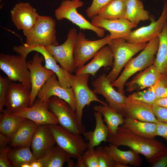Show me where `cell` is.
<instances>
[{
	"mask_svg": "<svg viewBox=\"0 0 167 167\" xmlns=\"http://www.w3.org/2000/svg\"><path fill=\"white\" fill-rule=\"evenodd\" d=\"M107 141L118 147L123 146L130 148L143 155L149 163L161 155L166 148L163 143L155 138L139 136L122 125L118 127L114 134L108 135Z\"/></svg>",
	"mask_w": 167,
	"mask_h": 167,
	"instance_id": "1",
	"label": "cell"
},
{
	"mask_svg": "<svg viewBox=\"0 0 167 167\" xmlns=\"http://www.w3.org/2000/svg\"><path fill=\"white\" fill-rule=\"evenodd\" d=\"M159 44L158 36L149 41L145 48L137 56L131 58L127 62L120 76L111 84L112 86L117 88L118 92L124 95V88L126 81L135 73L154 64Z\"/></svg>",
	"mask_w": 167,
	"mask_h": 167,
	"instance_id": "2",
	"label": "cell"
},
{
	"mask_svg": "<svg viewBox=\"0 0 167 167\" xmlns=\"http://www.w3.org/2000/svg\"><path fill=\"white\" fill-rule=\"evenodd\" d=\"M56 25L55 19L52 17L40 15L31 29L23 31L26 43L23 45L26 46L41 45L45 47L58 45Z\"/></svg>",
	"mask_w": 167,
	"mask_h": 167,
	"instance_id": "3",
	"label": "cell"
},
{
	"mask_svg": "<svg viewBox=\"0 0 167 167\" xmlns=\"http://www.w3.org/2000/svg\"><path fill=\"white\" fill-rule=\"evenodd\" d=\"M147 44V43H129L122 38L111 39L108 45L112 52L114 63L112 70L107 76L111 84L117 79L127 62L136 54L143 50Z\"/></svg>",
	"mask_w": 167,
	"mask_h": 167,
	"instance_id": "4",
	"label": "cell"
},
{
	"mask_svg": "<svg viewBox=\"0 0 167 167\" xmlns=\"http://www.w3.org/2000/svg\"><path fill=\"white\" fill-rule=\"evenodd\" d=\"M90 74L74 75L70 74L71 87L75 98L77 118L79 127L85 131V126L82 122L83 109L86 106H88L93 101H96L103 105L107 103L101 100L96 94L89 88L88 83Z\"/></svg>",
	"mask_w": 167,
	"mask_h": 167,
	"instance_id": "5",
	"label": "cell"
},
{
	"mask_svg": "<svg viewBox=\"0 0 167 167\" xmlns=\"http://www.w3.org/2000/svg\"><path fill=\"white\" fill-rule=\"evenodd\" d=\"M27 56L0 54V69L12 82L19 81L31 90L30 72L26 61Z\"/></svg>",
	"mask_w": 167,
	"mask_h": 167,
	"instance_id": "6",
	"label": "cell"
},
{
	"mask_svg": "<svg viewBox=\"0 0 167 167\" xmlns=\"http://www.w3.org/2000/svg\"><path fill=\"white\" fill-rule=\"evenodd\" d=\"M57 145L68 152L75 159L82 156L88 148L81 135L70 132L57 124L49 125Z\"/></svg>",
	"mask_w": 167,
	"mask_h": 167,
	"instance_id": "7",
	"label": "cell"
},
{
	"mask_svg": "<svg viewBox=\"0 0 167 167\" xmlns=\"http://www.w3.org/2000/svg\"><path fill=\"white\" fill-rule=\"evenodd\" d=\"M80 0H64L55 11V16L58 20L66 19L79 27L80 29L92 30L97 36L103 38L105 30L93 25L77 11L78 8L84 6Z\"/></svg>",
	"mask_w": 167,
	"mask_h": 167,
	"instance_id": "8",
	"label": "cell"
},
{
	"mask_svg": "<svg viewBox=\"0 0 167 167\" xmlns=\"http://www.w3.org/2000/svg\"><path fill=\"white\" fill-rule=\"evenodd\" d=\"M47 103L49 109L56 116L59 126L77 135L85 132L78 124L75 111L66 101L54 96L50 98Z\"/></svg>",
	"mask_w": 167,
	"mask_h": 167,
	"instance_id": "9",
	"label": "cell"
},
{
	"mask_svg": "<svg viewBox=\"0 0 167 167\" xmlns=\"http://www.w3.org/2000/svg\"><path fill=\"white\" fill-rule=\"evenodd\" d=\"M78 33L75 28H70L65 42L60 45L45 47L59 63L61 67L70 74L75 71L74 53Z\"/></svg>",
	"mask_w": 167,
	"mask_h": 167,
	"instance_id": "10",
	"label": "cell"
},
{
	"mask_svg": "<svg viewBox=\"0 0 167 167\" xmlns=\"http://www.w3.org/2000/svg\"><path fill=\"white\" fill-rule=\"evenodd\" d=\"M111 40L109 34L100 39L88 40L85 35L79 32L78 33L74 53L76 69L84 66L102 47L108 45Z\"/></svg>",
	"mask_w": 167,
	"mask_h": 167,
	"instance_id": "11",
	"label": "cell"
},
{
	"mask_svg": "<svg viewBox=\"0 0 167 167\" xmlns=\"http://www.w3.org/2000/svg\"><path fill=\"white\" fill-rule=\"evenodd\" d=\"M13 49L19 54L27 56L29 53L33 51L40 53L44 58L45 62L44 67L54 73L61 85L64 88L71 87L70 73L57 64V60L47 50L44 46L36 45L26 46L23 45L14 46Z\"/></svg>",
	"mask_w": 167,
	"mask_h": 167,
	"instance_id": "12",
	"label": "cell"
},
{
	"mask_svg": "<svg viewBox=\"0 0 167 167\" xmlns=\"http://www.w3.org/2000/svg\"><path fill=\"white\" fill-rule=\"evenodd\" d=\"M92 84L94 88L93 91L96 94L103 96L109 107L124 116L127 97L114 89L105 74L100 75Z\"/></svg>",
	"mask_w": 167,
	"mask_h": 167,
	"instance_id": "13",
	"label": "cell"
},
{
	"mask_svg": "<svg viewBox=\"0 0 167 167\" xmlns=\"http://www.w3.org/2000/svg\"><path fill=\"white\" fill-rule=\"evenodd\" d=\"M44 58L38 53L34 54L32 59L27 62V67L30 71L31 84L30 103L29 107L33 104L39 91L46 82L55 74L42 65Z\"/></svg>",
	"mask_w": 167,
	"mask_h": 167,
	"instance_id": "14",
	"label": "cell"
},
{
	"mask_svg": "<svg viewBox=\"0 0 167 167\" xmlns=\"http://www.w3.org/2000/svg\"><path fill=\"white\" fill-rule=\"evenodd\" d=\"M31 90L22 84L12 82L6 96L3 111L13 114L29 107Z\"/></svg>",
	"mask_w": 167,
	"mask_h": 167,
	"instance_id": "15",
	"label": "cell"
},
{
	"mask_svg": "<svg viewBox=\"0 0 167 167\" xmlns=\"http://www.w3.org/2000/svg\"><path fill=\"white\" fill-rule=\"evenodd\" d=\"M54 74L43 86L38 93L36 99L41 102H47L52 96H57L66 101L75 111L76 102L71 87H62Z\"/></svg>",
	"mask_w": 167,
	"mask_h": 167,
	"instance_id": "16",
	"label": "cell"
},
{
	"mask_svg": "<svg viewBox=\"0 0 167 167\" xmlns=\"http://www.w3.org/2000/svg\"><path fill=\"white\" fill-rule=\"evenodd\" d=\"M150 24L132 31L129 38L126 41L129 43H145L157 36L162 31L167 21V3L165 1L162 13L157 20L151 16Z\"/></svg>",
	"mask_w": 167,
	"mask_h": 167,
	"instance_id": "17",
	"label": "cell"
},
{
	"mask_svg": "<svg viewBox=\"0 0 167 167\" xmlns=\"http://www.w3.org/2000/svg\"><path fill=\"white\" fill-rule=\"evenodd\" d=\"M91 23L94 26L109 31L111 39L122 38L126 41L130 38L132 29L137 25L125 18L108 19L99 18L95 16L91 19Z\"/></svg>",
	"mask_w": 167,
	"mask_h": 167,
	"instance_id": "18",
	"label": "cell"
},
{
	"mask_svg": "<svg viewBox=\"0 0 167 167\" xmlns=\"http://www.w3.org/2000/svg\"><path fill=\"white\" fill-rule=\"evenodd\" d=\"M11 20L18 30L28 31L31 29L37 22L40 15L36 10L29 3L19 2L11 11Z\"/></svg>",
	"mask_w": 167,
	"mask_h": 167,
	"instance_id": "19",
	"label": "cell"
},
{
	"mask_svg": "<svg viewBox=\"0 0 167 167\" xmlns=\"http://www.w3.org/2000/svg\"><path fill=\"white\" fill-rule=\"evenodd\" d=\"M13 114L22 116L39 125L58 124L56 117L48 109L47 102H41L36 100L31 106Z\"/></svg>",
	"mask_w": 167,
	"mask_h": 167,
	"instance_id": "20",
	"label": "cell"
},
{
	"mask_svg": "<svg viewBox=\"0 0 167 167\" xmlns=\"http://www.w3.org/2000/svg\"><path fill=\"white\" fill-rule=\"evenodd\" d=\"M49 125H39L33 135L30 147L36 160L40 159L56 143Z\"/></svg>",
	"mask_w": 167,
	"mask_h": 167,
	"instance_id": "21",
	"label": "cell"
},
{
	"mask_svg": "<svg viewBox=\"0 0 167 167\" xmlns=\"http://www.w3.org/2000/svg\"><path fill=\"white\" fill-rule=\"evenodd\" d=\"M162 75L153 64L138 73L130 81L126 83V91L131 92L151 87L160 79Z\"/></svg>",
	"mask_w": 167,
	"mask_h": 167,
	"instance_id": "22",
	"label": "cell"
},
{
	"mask_svg": "<svg viewBox=\"0 0 167 167\" xmlns=\"http://www.w3.org/2000/svg\"><path fill=\"white\" fill-rule=\"evenodd\" d=\"M114 59L112 52L108 45L102 47L87 64L77 69L75 75L89 74L95 76L102 67L105 68L113 66Z\"/></svg>",
	"mask_w": 167,
	"mask_h": 167,
	"instance_id": "23",
	"label": "cell"
},
{
	"mask_svg": "<svg viewBox=\"0 0 167 167\" xmlns=\"http://www.w3.org/2000/svg\"><path fill=\"white\" fill-rule=\"evenodd\" d=\"M124 116L146 122L157 123L152 106L144 103L132 100L127 97L124 109Z\"/></svg>",
	"mask_w": 167,
	"mask_h": 167,
	"instance_id": "24",
	"label": "cell"
},
{
	"mask_svg": "<svg viewBox=\"0 0 167 167\" xmlns=\"http://www.w3.org/2000/svg\"><path fill=\"white\" fill-rule=\"evenodd\" d=\"M39 125L25 118L16 132L10 138L11 147H30L34 133Z\"/></svg>",
	"mask_w": 167,
	"mask_h": 167,
	"instance_id": "25",
	"label": "cell"
},
{
	"mask_svg": "<svg viewBox=\"0 0 167 167\" xmlns=\"http://www.w3.org/2000/svg\"><path fill=\"white\" fill-rule=\"evenodd\" d=\"M94 115L96 121L94 130L93 131H85L83 134L85 139L88 141V149L94 148L99 146L101 142L107 141L109 135V130L107 125L104 123L102 114L95 111Z\"/></svg>",
	"mask_w": 167,
	"mask_h": 167,
	"instance_id": "26",
	"label": "cell"
},
{
	"mask_svg": "<svg viewBox=\"0 0 167 167\" xmlns=\"http://www.w3.org/2000/svg\"><path fill=\"white\" fill-rule=\"evenodd\" d=\"M118 147L111 143L104 147L106 152L115 162L137 167L141 166L142 161L138 153L131 149L122 151Z\"/></svg>",
	"mask_w": 167,
	"mask_h": 167,
	"instance_id": "27",
	"label": "cell"
},
{
	"mask_svg": "<svg viewBox=\"0 0 167 167\" xmlns=\"http://www.w3.org/2000/svg\"><path fill=\"white\" fill-rule=\"evenodd\" d=\"M122 125L132 133L142 137L153 139L156 136V123L125 117Z\"/></svg>",
	"mask_w": 167,
	"mask_h": 167,
	"instance_id": "28",
	"label": "cell"
},
{
	"mask_svg": "<svg viewBox=\"0 0 167 167\" xmlns=\"http://www.w3.org/2000/svg\"><path fill=\"white\" fill-rule=\"evenodd\" d=\"M71 158L68 152L57 145L53 146L37 160L42 167H62Z\"/></svg>",
	"mask_w": 167,
	"mask_h": 167,
	"instance_id": "29",
	"label": "cell"
},
{
	"mask_svg": "<svg viewBox=\"0 0 167 167\" xmlns=\"http://www.w3.org/2000/svg\"><path fill=\"white\" fill-rule=\"evenodd\" d=\"M93 109L103 115L109 130V135L114 134L119 126L124 123L123 115L111 108L108 104L105 105H95Z\"/></svg>",
	"mask_w": 167,
	"mask_h": 167,
	"instance_id": "30",
	"label": "cell"
},
{
	"mask_svg": "<svg viewBox=\"0 0 167 167\" xmlns=\"http://www.w3.org/2000/svg\"><path fill=\"white\" fill-rule=\"evenodd\" d=\"M126 10L124 17L132 24L137 25L141 21L150 19L149 12L144 9L140 0H126Z\"/></svg>",
	"mask_w": 167,
	"mask_h": 167,
	"instance_id": "31",
	"label": "cell"
},
{
	"mask_svg": "<svg viewBox=\"0 0 167 167\" xmlns=\"http://www.w3.org/2000/svg\"><path fill=\"white\" fill-rule=\"evenodd\" d=\"M158 36L159 44L153 64L161 74L167 75V21Z\"/></svg>",
	"mask_w": 167,
	"mask_h": 167,
	"instance_id": "32",
	"label": "cell"
},
{
	"mask_svg": "<svg viewBox=\"0 0 167 167\" xmlns=\"http://www.w3.org/2000/svg\"><path fill=\"white\" fill-rule=\"evenodd\" d=\"M126 0H112L95 16L108 19L123 18L126 12Z\"/></svg>",
	"mask_w": 167,
	"mask_h": 167,
	"instance_id": "33",
	"label": "cell"
},
{
	"mask_svg": "<svg viewBox=\"0 0 167 167\" xmlns=\"http://www.w3.org/2000/svg\"><path fill=\"white\" fill-rule=\"evenodd\" d=\"M25 119L22 116L3 111L0 114V132L10 138Z\"/></svg>",
	"mask_w": 167,
	"mask_h": 167,
	"instance_id": "34",
	"label": "cell"
},
{
	"mask_svg": "<svg viewBox=\"0 0 167 167\" xmlns=\"http://www.w3.org/2000/svg\"><path fill=\"white\" fill-rule=\"evenodd\" d=\"M9 161L12 167H21L24 164H31L37 160L35 158L30 147H18L11 149L8 154Z\"/></svg>",
	"mask_w": 167,
	"mask_h": 167,
	"instance_id": "35",
	"label": "cell"
},
{
	"mask_svg": "<svg viewBox=\"0 0 167 167\" xmlns=\"http://www.w3.org/2000/svg\"><path fill=\"white\" fill-rule=\"evenodd\" d=\"M154 85L143 91L135 92L127 97L132 100L141 102L152 106L155 104L157 99Z\"/></svg>",
	"mask_w": 167,
	"mask_h": 167,
	"instance_id": "36",
	"label": "cell"
},
{
	"mask_svg": "<svg viewBox=\"0 0 167 167\" xmlns=\"http://www.w3.org/2000/svg\"><path fill=\"white\" fill-rule=\"evenodd\" d=\"M112 0H93L92 2L86 10L88 17L91 19L99 13Z\"/></svg>",
	"mask_w": 167,
	"mask_h": 167,
	"instance_id": "37",
	"label": "cell"
},
{
	"mask_svg": "<svg viewBox=\"0 0 167 167\" xmlns=\"http://www.w3.org/2000/svg\"><path fill=\"white\" fill-rule=\"evenodd\" d=\"M86 167H99V162L96 149H87L82 156Z\"/></svg>",
	"mask_w": 167,
	"mask_h": 167,
	"instance_id": "38",
	"label": "cell"
},
{
	"mask_svg": "<svg viewBox=\"0 0 167 167\" xmlns=\"http://www.w3.org/2000/svg\"><path fill=\"white\" fill-rule=\"evenodd\" d=\"M96 150L98 158L99 167H113L115 161L108 155L104 147L99 146Z\"/></svg>",
	"mask_w": 167,
	"mask_h": 167,
	"instance_id": "39",
	"label": "cell"
},
{
	"mask_svg": "<svg viewBox=\"0 0 167 167\" xmlns=\"http://www.w3.org/2000/svg\"><path fill=\"white\" fill-rule=\"evenodd\" d=\"M12 82L7 77L0 76V112L1 113L4 110L6 96Z\"/></svg>",
	"mask_w": 167,
	"mask_h": 167,
	"instance_id": "40",
	"label": "cell"
},
{
	"mask_svg": "<svg viewBox=\"0 0 167 167\" xmlns=\"http://www.w3.org/2000/svg\"><path fill=\"white\" fill-rule=\"evenodd\" d=\"M152 108L157 120L159 122L167 123V108L154 104L152 106Z\"/></svg>",
	"mask_w": 167,
	"mask_h": 167,
	"instance_id": "41",
	"label": "cell"
},
{
	"mask_svg": "<svg viewBox=\"0 0 167 167\" xmlns=\"http://www.w3.org/2000/svg\"><path fill=\"white\" fill-rule=\"evenodd\" d=\"M11 149V147L7 146L0 148V167H12L8 157V154Z\"/></svg>",
	"mask_w": 167,
	"mask_h": 167,
	"instance_id": "42",
	"label": "cell"
},
{
	"mask_svg": "<svg viewBox=\"0 0 167 167\" xmlns=\"http://www.w3.org/2000/svg\"><path fill=\"white\" fill-rule=\"evenodd\" d=\"M150 165L152 167H167V147L161 155L150 163Z\"/></svg>",
	"mask_w": 167,
	"mask_h": 167,
	"instance_id": "43",
	"label": "cell"
},
{
	"mask_svg": "<svg viewBox=\"0 0 167 167\" xmlns=\"http://www.w3.org/2000/svg\"><path fill=\"white\" fill-rule=\"evenodd\" d=\"M157 99L167 97V87L162 85L159 80L155 84Z\"/></svg>",
	"mask_w": 167,
	"mask_h": 167,
	"instance_id": "44",
	"label": "cell"
},
{
	"mask_svg": "<svg viewBox=\"0 0 167 167\" xmlns=\"http://www.w3.org/2000/svg\"><path fill=\"white\" fill-rule=\"evenodd\" d=\"M156 135L162 137L167 141V123L160 122L157 123Z\"/></svg>",
	"mask_w": 167,
	"mask_h": 167,
	"instance_id": "45",
	"label": "cell"
},
{
	"mask_svg": "<svg viewBox=\"0 0 167 167\" xmlns=\"http://www.w3.org/2000/svg\"><path fill=\"white\" fill-rule=\"evenodd\" d=\"M10 138L4 134L0 133V148L6 147L9 144Z\"/></svg>",
	"mask_w": 167,
	"mask_h": 167,
	"instance_id": "46",
	"label": "cell"
},
{
	"mask_svg": "<svg viewBox=\"0 0 167 167\" xmlns=\"http://www.w3.org/2000/svg\"><path fill=\"white\" fill-rule=\"evenodd\" d=\"M155 105L167 108V97L157 99Z\"/></svg>",
	"mask_w": 167,
	"mask_h": 167,
	"instance_id": "47",
	"label": "cell"
},
{
	"mask_svg": "<svg viewBox=\"0 0 167 167\" xmlns=\"http://www.w3.org/2000/svg\"><path fill=\"white\" fill-rule=\"evenodd\" d=\"M77 161L75 164L76 167H86L82 159V156L77 159Z\"/></svg>",
	"mask_w": 167,
	"mask_h": 167,
	"instance_id": "48",
	"label": "cell"
},
{
	"mask_svg": "<svg viewBox=\"0 0 167 167\" xmlns=\"http://www.w3.org/2000/svg\"><path fill=\"white\" fill-rule=\"evenodd\" d=\"M30 165L31 167H42L41 163L38 160L34 161Z\"/></svg>",
	"mask_w": 167,
	"mask_h": 167,
	"instance_id": "49",
	"label": "cell"
},
{
	"mask_svg": "<svg viewBox=\"0 0 167 167\" xmlns=\"http://www.w3.org/2000/svg\"><path fill=\"white\" fill-rule=\"evenodd\" d=\"M127 165H125L119 162H115L113 167H129Z\"/></svg>",
	"mask_w": 167,
	"mask_h": 167,
	"instance_id": "50",
	"label": "cell"
},
{
	"mask_svg": "<svg viewBox=\"0 0 167 167\" xmlns=\"http://www.w3.org/2000/svg\"><path fill=\"white\" fill-rule=\"evenodd\" d=\"M68 167H75V164L74 161L71 159L67 162Z\"/></svg>",
	"mask_w": 167,
	"mask_h": 167,
	"instance_id": "51",
	"label": "cell"
},
{
	"mask_svg": "<svg viewBox=\"0 0 167 167\" xmlns=\"http://www.w3.org/2000/svg\"><path fill=\"white\" fill-rule=\"evenodd\" d=\"M30 164L28 163H24L21 165V167H31Z\"/></svg>",
	"mask_w": 167,
	"mask_h": 167,
	"instance_id": "52",
	"label": "cell"
}]
</instances>
